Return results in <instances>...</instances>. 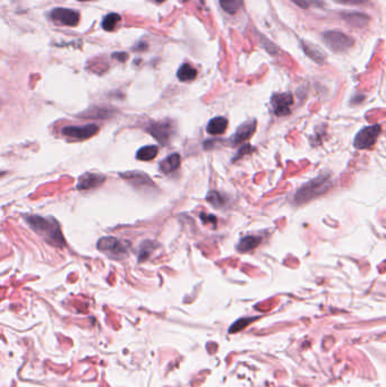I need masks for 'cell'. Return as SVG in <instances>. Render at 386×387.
Instances as JSON below:
<instances>
[{
  "label": "cell",
  "instance_id": "1",
  "mask_svg": "<svg viewBox=\"0 0 386 387\" xmlns=\"http://www.w3.org/2000/svg\"><path fill=\"white\" fill-rule=\"evenodd\" d=\"M24 218L27 226L46 240L49 245L59 247V248L66 246L64 234L56 218L41 215H25Z\"/></svg>",
  "mask_w": 386,
  "mask_h": 387
},
{
  "label": "cell",
  "instance_id": "2",
  "mask_svg": "<svg viewBox=\"0 0 386 387\" xmlns=\"http://www.w3.org/2000/svg\"><path fill=\"white\" fill-rule=\"evenodd\" d=\"M329 173H322L313 180L306 182L303 187H300L295 195V201L297 204L308 203L309 200L316 198L317 196L325 193L331 186L329 182Z\"/></svg>",
  "mask_w": 386,
  "mask_h": 387
},
{
  "label": "cell",
  "instance_id": "3",
  "mask_svg": "<svg viewBox=\"0 0 386 387\" xmlns=\"http://www.w3.org/2000/svg\"><path fill=\"white\" fill-rule=\"evenodd\" d=\"M98 249L113 260H122L128 255L127 246L114 237H103L98 241Z\"/></svg>",
  "mask_w": 386,
  "mask_h": 387
},
{
  "label": "cell",
  "instance_id": "4",
  "mask_svg": "<svg viewBox=\"0 0 386 387\" xmlns=\"http://www.w3.org/2000/svg\"><path fill=\"white\" fill-rule=\"evenodd\" d=\"M323 40L329 49L335 52L346 51L355 44V40L351 36L340 31H327L323 33Z\"/></svg>",
  "mask_w": 386,
  "mask_h": 387
},
{
  "label": "cell",
  "instance_id": "5",
  "mask_svg": "<svg viewBox=\"0 0 386 387\" xmlns=\"http://www.w3.org/2000/svg\"><path fill=\"white\" fill-rule=\"evenodd\" d=\"M380 126L373 125L368 127H363L361 131L357 134L354 141V146L358 150H366L373 148L376 139L380 134Z\"/></svg>",
  "mask_w": 386,
  "mask_h": 387
},
{
  "label": "cell",
  "instance_id": "6",
  "mask_svg": "<svg viewBox=\"0 0 386 387\" xmlns=\"http://www.w3.org/2000/svg\"><path fill=\"white\" fill-rule=\"evenodd\" d=\"M146 132L151 134L160 144H168L172 136L173 128L170 121H154L146 126Z\"/></svg>",
  "mask_w": 386,
  "mask_h": 387
},
{
  "label": "cell",
  "instance_id": "7",
  "mask_svg": "<svg viewBox=\"0 0 386 387\" xmlns=\"http://www.w3.org/2000/svg\"><path fill=\"white\" fill-rule=\"evenodd\" d=\"M99 132V126L95 123H87L83 126H67L63 128V135L74 139H87Z\"/></svg>",
  "mask_w": 386,
  "mask_h": 387
},
{
  "label": "cell",
  "instance_id": "8",
  "mask_svg": "<svg viewBox=\"0 0 386 387\" xmlns=\"http://www.w3.org/2000/svg\"><path fill=\"white\" fill-rule=\"evenodd\" d=\"M293 104V98L290 93L274 94L271 98V105L274 114L278 117H283L290 114V106Z\"/></svg>",
  "mask_w": 386,
  "mask_h": 387
},
{
  "label": "cell",
  "instance_id": "9",
  "mask_svg": "<svg viewBox=\"0 0 386 387\" xmlns=\"http://www.w3.org/2000/svg\"><path fill=\"white\" fill-rule=\"evenodd\" d=\"M50 17L53 21L59 22L60 24L67 26H76L80 23V14L76 10L68 9V8H54L50 13Z\"/></svg>",
  "mask_w": 386,
  "mask_h": 387
},
{
  "label": "cell",
  "instance_id": "10",
  "mask_svg": "<svg viewBox=\"0 0 386 387\" xmlns=\"http://www.w3.org/2000/svg\"><path fill=\"white\" fill-rule=\"evenodd\" d=\"M255 129H256L255 120H250V121L243 123V125H240L237 129V132L230 137L231 145H238L240 143L247 141V139H249L251 135L255 133Z\"/></svg>",
  "mask_w": 386,
  "mask_h": 387
},
{
  "label": "cell",
  "instance_id": "11",
  "mask_svg": "<svg viewBox=\"0 0 386 387\" xmlns=\"http://www.w3.org/2000/svg\"><path fill=\"white\" fill-rule=\"evenodd\" d=\"M105 181V177L103 175H97V173H85L80 178L77 182V189L86 190L92 189L100 186Z\"/></svg>",
  "mask_w": 386,
  "mask_h": 387
},
{
  "label": "cell",
  "instance_id": "12",
  "mask_svg": "<svg viewBox=\"0 0 386 387\" xmlns=\"http://www.w3.org/2000/svg\"><path fill=\"white\" fill-rule=\"evenodd\" d=\"M301 47H303V50L305 53L308 56L310 59L316 61L317 64H323L324 61L326 59V54L323 50L317 47L316 44L307 42V41H301Z\"/></svg>",
  "mask_w": 386,
  "mask_h": 387
},
{
  "label": "cell",
  "instance_id": "13",
  "mask_svg": "<svg viewBox=\"0 0 386 387\" xmlns=\"http://www.w3.org/2000/svg\"><path fill=\"white\" fill-rule=\"evenodd\" d=\"M341 15H342V19L346 22V23L355 27H363V26H366L369 22V16L362 13L345 12Z\"/></svg>",
  "mask_w": 386,
  "mask_h": 387
},
{
  "label": "cell",
  "instance_id": "14",
  "mask_svg": "<svg viewBox=\"0 0 386 387\" xmlns=\"http://www.w3.org/2000/svg\"><path fill=\"white\" fill-rule=\"evenodd\" d=\"M121 177L133 185H137V186H153V182L151 181V179L142 172L133 171V172H127V173H121Z\"/></svg>",
  "mask_w": 386,
  "mask_h": 387
},
{
  "label": "cell",
  "instance_id": "15",
  "mask_svg": "<svg viewBox=\"0 0 386 387\" xmlns=\"http://www.w3.org/2000/svg\"><path fill=\"white\" fill-rule=\"evenodd\" d=\"M227 127L228 120L225 117H215L209 121L208 126H206V131L211 135H220V134L225 133Z\"/></svg>",
  "mask_w": 386,
  "mask_h": 387
},
{
  "label": "cell",
  "instance_id": "16",
  "mask_svg": "<svg viewBox=\"0 0 386 387\" xmlns=\"http://www.w3.org/2000/svg\"><path fill=\"white\" fill-rule=\"evenodd\" d=\"M181 163V158L178 153L170 154L168 158L163 161H161L160 163V170L163 171L164 173H171L176 171Z\"/></svg>",
  "mask_w": 386,
  "mask_h": 387
},
{
  "label": "cell",
  "instance_id": "17",
  "mask_svg": "<svg viewBox=\"0 0 386 387\" xmlns=\"http://www.w3.org/2000/svg\"><path fill=\"white\" fill-rule=\"evenodd\" d=\"M261 244V238L256 237V235H247L240 239V241L237 245V250L239 252H248L250 250L255 249L257 246Z\"/></svg>",
  "mask_w": 386,
  "mask_h": 387
},
{
  "label": "cell",
  "instance_id": "18",
  "mask_svg": "<svg viewBox=\"0 0 386 387\" xmlns=\"http://www.w3.org/2000/svg\"><path fill=\"white\" fill-rule=\"evenodd\" d=\"M197 76V70L188 64H183L177 71V77L181 82H189L193 81Z\"/></svg>",
  "mask_w": 386,
  "mask_h": 387
},
{
  "label": "cell",
  "instance_id": "19",
  "mask_svg": "<svg viewBox=\"0 0 386 387\" xmlns=\"http://www.w3.org/2000/svg\"><path fill=\"white\" fill-rule=\"evenodd\" d=\"M159 153L158 148L155 145H148V146L141 148L136 153V158L139 161H151L153 160Z\"/></svg>",
  "mask_w": 386,
  "mask_h": 387
},
{
  "label": "cell",
  "instance_id": "20",
  "mask_svg": "<svg viewBox=\"0 0 386 387\" xmlns=\"http://www.w3.org/2000/svg\"><path fill=\"white\" fill-rule=\"evenodd\" d=\"M154 246H155V243H153V241H144V243L139 246V251H138L139 263L148 260L151 255V252L154 250Z\"/></svg>",
  "mask_w": 386,
  "mask_h": 387
},
{
  "label": "cell",
  "instance_id": "21",
  "mask_svg": "<svg viewBox=\"0 0 386 387\" xmlns=\"http://www.w3.org/2000/svg\"><path fill=\"white\" fill-rule=\"evenodd\" d=\"M220 6L228 14L233 15L242 6V0H220Z\"/></svg>",
  "mask_w": 386,
  "mask_h": 387
},
{
  "label": "cell",
  "instance_id": "22",
  "mask_svg": "<svg viewBox=\"0 0 386 387\" xmlns=\"http://www.w3.org/2000/svg\"><path fill=\"white\" fill-rule=\"evenodd\" d=\"M120 15L116 14V13H110L108 15L104 16V19L102 20V27L105 31H113L115 30L116 25L118 24V22L120 21Z\"/></svg>",
  "mask_w": 386,
  "mask_h": 387
},
{
  "label": "cell",
  "instance_id": "23",
  "mask_svg": "<svg viewBox=\"0 0 386 387\" xmlns=\"http://www.w3.org/2000/svg\"><path fill=\"white\" fill-rule=\"evenodd\" d=\"M206 199H208L211 205H213L214 207H222L226 205V197L219 192H215V190H211V192L206 196Z\"/></svg>",
  "mask_w": 386,
  "mask_h": 387
},
{
  "label": "cell",
  "instance_id": "24",
  "mask_svg": "<svg viewBox=\"0 0 386 387\" xmlns=\"http://www.w3.org/2000/svg\"><path fill=\"white\" fill-rule=\"evenodd\" d=\"M251 151H253V148H251L249 144H246V145H244V146H243V148H240V150L238 151V153H237L236 155H234V159H233V161H237V160H239L240 158H243V155H244V154H248V153H250V152H251Z\"/></svg>",
  "mask_w": 386,
  "mask_h": 387
},
{
  "label": "cell",
  "instance_id": "25",
  "mask_svg": "<svg viewBox=\"0 0 386 387\" xmlns=\"http://www.w3.org/2000/svg\"><path fill=\"white\" fill-rule=\"evenodd\" d=\"M335 2L342 5H362L366 4L368 0H335Z\"/></svg>",
  "mask_w": 386,
  "mask_h": 387
},
{
  "label": "cell",
  "instance_id": "26",
  "mask_svg": "<svg viewBox=\"0 0 386 387\" xmlns=\"http://www.w3.org/2000/svg\"><path fill=\"white\" fill-rule=\"evenodd\" d=\"M291 2L297 5V6H299L300 8H304V9L308 8L311 4V0H291Z\"/></svg>",
  "mask_w": 386,
  "mask_h": 387
},
{
  "label": "cell",
  "instance_id": "27",
  "mask_svg": "<svg viewBox=\"0 0 386 387\" xmlns=\"http://www.w3.org/2000/svg\"><path fill=\"white\" fill-rule=\"evenodd\" d=\"M200 218H202V221L204 223H213L215 224L216 223V217L214 215H208V214H204V213H202L200 214Z\"/></svg>",
  "mask_w": 386,
  "mask_h": 387
},
{
  "label": "cell",
  "instance_id": "28",
  "mask_svg": "<svg viewBox=\"0 0 386 387\" xmlns=\"http://www.w3.org/2000/svg\"><path fill=\"white\" fill-rule=\"evenodd\" d=\"M113 58L118 59L119 61H121V63H124V61L128 59V54L126 52H115L113 54Z\"/></svg>",
  "mask_w": 386,
  "mask_h": 387
},
{
  "label": "cell",
  "instance_id": "29",
  "mask_svg": "<svg viewBox=\"0 0 386 387\" xmlns=\"http://www.w3.org/2000/svg\"><path fill=\"white\" fill-rule=\"evenodd\" d=\"M154 2H156V3H163L164 0H154Z\"/></svg>",
  "mask_w": 386,
  "mask_h": 387
},
{
  "label": "cell",
  "instance_id": "30",
  "mask_svg": "<svg viewBox=\"0 0 386 387\" xmlns=\"http://www.w3.org/2000/svg\"><path fill=\"white\" fill-rule=\"evenodd\" d=\"M78 2H88V0H78Z\"/></svg>",
  "mask_w": 386,
  "mask_h": 387
}]
</instances>
